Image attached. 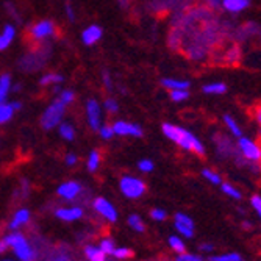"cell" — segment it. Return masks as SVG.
Segmentation results:
<instances>
[{
	"instance_id": "cell-1",
	"label": "cell",
	"mask_w": 261,
	"mask_h": 261,
	"mask_svg": "<svg viewBox=\"0 0 261 261\" xmlns=\"http://www.w3.org/2000/svg\"><path fill=\"white\" fill-rule=\"evenodd\" d=\"M161 132H163V135L166 138L171 139L172 142H175V144L180 146L181 149L194 152L199 156L205 155V147L200 142V139L189 130H185V128H181L178 125H174L171 122H164L161 125Z\"/></svg>"
},
{
	"instance_id": "cell-2",
	"label": "cell",
	"mask_w": 261,
	"mask_h": 261,
	"mask_svg": "<svg viewBox=\"0 0 261 261\" xmlns=\"http://www.w3.org/2000/svg\"><path fill=\"white\" fill-rule=\"evenodd\" d=\"M50 52H52L50 44H47V42L33 44V49L19 58L17 66L22 72H29V74L38 72V70H41L45 66V63L49 61Z\"/></svg>"
},
{
	"instance_id": "cell-3",
	"label": "cell",
	"mask_w": 261,
	"mask_h": 261,
	"mask_svg": "<svg viewBox=\"0 0 261 261\" xmlns=\"http://www.w3.org/2000/svg\"><path fill=\"white\" fill-rule=\"evenodd\" d=\"M8 247L14 252L16 258L19 261H38V252L33 247V244L29 241V238L23 233L17 230H11L7 236H4Z\"/></svg>"
},
{
	"instance_id": "cell-4",
	"label": "cell",
	"mask_w": 261,
	"mask_h": 261,
	"mask_svg": "<svg viewBox=\"0 0 261 261\" xmlns=\"http://www.w3.org/2000/svg\"><path fill=\"white\" fill-rule=\"evenodd\" d=\"M64 114H66V105L61 100L55 99L49 107L44 110L41 119H39V124H41L42 130L49 132V130L57 128L63 122Z\"/></svg>"
},
{
	"instance_id": "cell-5",
	"label": "cell",
	"mask_w": 261,
	"mask_h": 261,
	"mask_svg": "<svg viewBox=\"0 0 261 261\" xmlns=\"http://www.w3.org/2000/svg\"><path fill=\"white\" fill-rule=\"evenodd\" d=\"M58 32V27L57 23L50 19H42V20H38L35 23L29 27V39L30 42L33 44H38V42H45L49 38H54Z\"/></svg>"
},
{
	"instance_id": "cell-6",
	"label": "cell",
	"mask_w": 261,
	"mask_h": 261,
	"mask_svg": "<svg viewBox=\"0 0 261 261\" xmlns=\"http://www.w3.org/2000/svg\"><path fill=\"white\" fill-rule=\"evenodd\" d=\"M119 189L124 197L130 200H136L146 194L147 185L144 183V180H141L135 175H124L119 180Z\"/></svg>"
},
{
	"instance_id": "cell-7",
	"label": "cell",
	"mask_w": 261,
	"mask_h": 261,
	"mask_svg": "<svg viewBox=\"0 0 261 261\" xmlns=\"http://www.w3.org/2000/svg\"><path fill=\"white\" fill-rule=\"evenodd\" d=\"M92 210L97 213V215L105 219L110 224H116L119 219V213H117L116 206L105 197H96L92 200Z\"/></svg>"
},
{
	"instance_id": "cell-8",
	"label": "cell",
	"mask_w": 261,
	"mask_h": 261,
	"mask_svg": "<svg viewBox=\"0 0 261 261\" xmlns=\"http://www.w3.org/2000/svg\"><path fill=\"white\" fill-rule=\"evenodd\" d=\"M85 191V188L80 181H75V180H69V181H64L61 183L58 188H57V196L61 199V200H67V202H72V200H77Z\"/></svg>"
},
{
	"instance_id": "cell-9",
	"label": "cell",
	"mask_w": 261,
	"mask_h": 261,
	"mask_svg": "<svg viewBox=\"0 0 261 261\" xmlns=\"http://www.w3.org/2000/svg\"><path fill=\"white\" fill-rule=\"evenodd\" d=\"M85 113H86V122L89 125V128L92 132H97L102 125V107L96 99H88L86 100V107H85Z\"/></svg>"
},
{
	"instance_id": "cell-10",
	"label": "cell",
	"mask_w": 261,
	"mask_h": 261,
	"mask_svg": "<svg viewBox=\"0 0 261 261\" xmlns=\"http://www.w3.org/2000/svg\"><path fill=\"white\" fill-rule=\"evenodd\" d=\"M114 135L117 136H132V138H142L144 136V130H142L141 125L133 124V122H127V121H116L114 124H111Z\"/></svg>"
},
{
	"instance_id": "cell-11",
	"label": "cell",
	"mask_w": 261,
	"mask_h": 261,
	"mask_svg": "<svg viewBox=\"0 0 261 261\" xmlns=\"http://www.w3.org/2000/svg\"><path fill=\"white\" fill-rule=\"evenodd\" d=\"M238 147L243 153V156L249 161H259L261 160V147L253 142L252 139L249 138H244V136H240L238 139Z\"/></svg>"
},
{
	"instance_id": "cell-12",
	"label": "cell",
	"mask_w": 261,
	"mask_h": 261,
	"mask_svg": "<svg viewBox=\"0 0 261 261\" xmlns=\"http://www.w3.org/2000/svg\"><path fill=\"white\" fill-rule=\"evenodd\" d=\"M54 215L57 219L63 221V222H75L80 221L85 215V211L82 206H58Z\"/></svg>"
},
{
	"instance_id": "cell-13",
	"label": "cell",
	"mask_w": 261,
	"mask_h": 261,
	"mask_svg": "<svg viewBox=\"0 0 261 261\" xmlns=\"http://www.w3.org/2000/svg\"><path fill=\"white\" fill-rule=\"evenodd\" d=\"M174 224H175L177 231L181 236H185V238H193L194 236V222L188 215H185V213H177L174 216Z\"/></svg>"
},
{
	"instance_id": "cell-14",
	"label": "cell",
	"mask_w": 261,
	"mask_h": 261,
	"mask_svg": "<svg viewBox=\"0 0 261 261\" xmlns=\"http://www.w3.org/2000/svg\"><path fill=\"white\" fill-rule=\"evenodd\" d=\"M30 221H32L30 210L29 208H19L17 211H14V215H13V218H11V221L8 224V228L10 230H19L23 225L30 224Z\"/></svg>"
},
{
	"instance_id": "cell-15",
	"label": "cell",
	"mask_w": 261,
	"mask_h": 261,
	"mask_svg": "<svg viewBox=\"0 0 261 261\" xmlns=\"http://www.w3.org/2000/svg\"><path fill=\"white\" fill-rule=\"evenodd\" d=\"M103 36V30L99 25H89L83 30L82 33V42L85 45H94L97 44Z\"/></svg>"
},
{
	"instance_id": "cell-16",
	"label": "cell",
	"mask_w": 261,
	"mask_h": 261,
	"mask_svg": "<svg viewBox=\"0 0 261 261\" xmlns=\"http://www.w3.org/2000/svg\"><path fill=\"white\" fill-rule=\"evenodd\" d=\"M14 38H16V27L8 23V25H5V29L0 32V52L7 50L11 45V42L14 41Z\"/></svg>"
},
{
	"instance_id": "cell-17",
	"label": "cell",
	"mask_w": 261,
	"mask_h": 261,
	"mask_svg": "<svg viewBox=\"0 0 261 261\" xmlns=\"http://www.w3.org/2000/svg\"><path fill=\"white\" fill-rule=\"evenodd\" d=\"M221 7L228 13H240L250 7V0H222Z\"/></svg>"
},
{
	"instance_id": "cell-18",
	"label": "cell",
	"mask_w": 261,
	"mask_h": 261,
	"mask_svg": "<svg viewBox=\"0 0 261 261\" xmlns=\"http://www.w3.org/2000/svg\"><path fill=\"white\" fill-rule=\"evenodd\" d=\"M85 258L88 261H107V255L100 250L99 246H94V244H88L85 246Z\"/></svg>"
},
{
	"instance_id": "cell-19",
	"label": "cell",
	"mask_w": 261,
	"mask_h": 261,
	"mask_svg": "<svg viewBox=\"0 0 261 261\" xmlns=\"http://www.w3.org/2000/svg\"><path fill=\"white\" fill-rule=\"evenodd\" d=\"M11 75L10 74H0V103L7 102L8 94L11 92Z\"/></svg>"
},
{
	"instance_id": "cell-20",
	"label": "cell",
	"mask_w": 261,
	"mask_h": 261,
	"mask_svg": "<svg viewBox=\"0 0 261 261\" xmlns=\"http://www.w3.org/2000/svg\"><path fill=\"white\" fill-rule=\"evenodd\" d=\"M100 164H102V155H100V152L96 150V149L91 150L89 152V156L86 160V169L89 172H97L99 168H100Z\"/></svg>"
},
{
	"instance_id": "cell-21",
	"label": "cell",
	"mask_w": 261,
	"mask_h": 261,
	"mask_svg": "<svg viewBox=\"0 0 261 261\" xmlns=\"http://www.w3.org/2000/svg\"><path fill=\"white\" fill-rule=\"evenodd\" d=\"M58 133H60V136L63 138V139H66V141H74L75 139V136H77V133H75V127L70 124V122H61L60 125H58Z\"/></svg>"
},
{
	"instance_id": "cell-22",
	"label": "cell",
	"mask_w": 261,
	"mask_h": 261,
	"mask_svg": "<svg viewBox=\"0 0 261 261\" xmlns=\"http://www.w3.org/2000/svg\"><path fill=\"white\" fill-rule=\"evenodd\" d=\"M64 82V77L61 74H57V72H49L41 77L39 80V85L41 86H55V85H61Z\"/></svg>"
},
{
	"instance_id": "cell-23",
	"label": "cell",
	"mask_w": 261,
	"mask_h": 261,
	"mask_svg": "<svg viewBox=\"0 0 261 261\" xmlns=\"http://www.w3.org/2000/svg\"><path fill=\"white\" fill-rule=\"evenodd\" d=\"M14 108L10 103L4 102V103H0V125H4V124H8L11 119H13V116H14Z\"/></svg>"
},
{
	"instance_id": "cell-24",
	"label": "cell",
	"mask_w": 261,
	"mask_h": 261,
	"mask_svg": "<svg viewBox=\"0 0 261 261\" xmlns=\"http://www.w3.org/2000/svg\"><path fill=\"white\" fill-rule=\"evenodd\" d=\"M127 224H128V227H130L133 231H136V233L146 231V224H144V221H142V218H141L139 215H135V213L127 218Z\"/></svg>"
},
{
	"instance_id": "cell-25",
	"label": "cell",
	"mask_w": 261,
	"mask_h": 261,
	"mask_svg": "<svg viewBox=\"0 0 261 261\" xmlns=\"http://www.w3.org/2000/svg\"><path fill=\"white\" fill-rule=\"evenodd\" d=\"M161 86H164L166 89H188L189 88V82L186 80H177V79H163L161 80Z\"/></svg>"
},
{
	"instance_id": "cell-26",
	"label": "cell",
	"mask_w": 261,
	"mask_h": 261,
	"mask_svg": "<svg viewBox=\"0 0 261 261\" xmlns=\"http://www.w3.org/2000/svg\"><path fill=\"white\" fill-rule=\"evenodd\" d=\"M169 97L175 103H181L186 99H189V91L188 89H171L169 91Z\"/></svg>"
},
{
	"instance_id": "cell-27",
	"label": "cell",
	"mask_w": 261,
	"mask_h": 261,
	"mask_svg": "<svg viewBox=\"0 0 261 261\" xmlns=\"http://www.w3.org/2000/svg\"><path fill=\"white\" fill-rule=\"evenodd\" d=\"M203 92L205 94H225L227 92V86L221 82L216 83H210L203 86Z\"/></svg>"
},
{
	"instance_id": "cell-28",
	"label": "cell",
	"mask_w": 261,
	"mask_h": 261,
	"mask_svg": "<svg viewBox=\"0 0 261 261\" xmlns=\"http://www.w3.org/2000/svg\"><path fill=\"white\" fill-rule=\"evenodd\" d=\"M58 100H61L66 107L75 102V92L72 89H61L58 92Z\"/></svg>"
},
{
	"instance_id": "cell-29",
	"label": "cell",
	"mask_w": 261,
	"mask_h": 261,
	"mask_svg": "<svg viewBox=\"0 0 261 261\" xmlns=\"http://www.w3.org/2000/svg\"><path fill=\"white\" fill-rule=\"evenodd\" d=\"M224 122H225V125L228 127V130L236 136V138H240V136H243V132H241V128L238 127V124L234 122V119L231 116H228V114H225L224 116Z\"/></svg>"
},
{
	"instance_id": "cell-30",
	"label": "cell",
	"mask_w": 261,
	"mask_h": 261,
	"mask_svg": "<svg viewBox=\"0 0 261 261\" xmlns=\"http://www.w3.org/2000/svg\"><path fill=\"white\" fill-rule=\"evenodd\" d=\"M99 247H100V250H102L107 256H110V255H113V252H114V249H116V244H114V241H113L111 238H102L100 243H99Z\"/></svg>"
},
{
	"instance_id": "cell-31",
	"label": "cell",
	"mask_w": 261,
	"mask_h": 261,
	"mask_svg": "<svg viewBox=\"0 0 261 261\" xmlns=\"http://www.w3.org/2000/svg\"><path fill=\"white\" fill-rule=\"evenodd\" d=\"M169 247L174 250V252H177V253H183V252H186V247H185V243L178 238V236H169Z\"/></svg>"
},
{
	"instance_id": "cell-32",
	"label": "cell",
	"mask_w": 261,
	"mask_h": 261,
	"mask_svg": "<svg viewBox=\"0 0 261 261\" xmlns=\"http://www.w3.org/2000/svg\"><path fill=\"white\" fill-rule=\"evenodd\" d=\"M138 169H139L142 174H150V172L155 169V164H153V161L149 160V158H142V160L138 161Z\"/></svg>"
},
{
	"instance_id": "cell-33",
	"label": "cell",
	"mask_w": 261,
	"mask_h": 261,
	"mask_svg": "<svg viewBox=\"0 0 261 261\" xmlns=\"http://www.w3.org/2000/svg\"><path fill=\"white\" fill-rule=\"evenodd\" d=\"M103 110L110 114H117L119 113V103H117V100L114 97H108L103 102Z\"/></svg>"
},
{
	"instance_id": "cell-34",
	"label": "cell",
	"mask_w": 261,
	"mask_h": 261,
	"mask_svg": "<svg viewBox=\"0 0 261 261\" xmlns=\"http://www.w3.org/2000/svg\"><path fill=\"white\" fill-rule=\"evenodd\" d=\"M97 133H99L100 138L105 139V141H110V139H113V136H114V130H113L111 124H105V125L102 124L100 128L97 130Z\"/></svg>"
},
{
	"instance_id": "cell-35",
	"label": "cell",
	"mask_w": 261,
	"mask_h": 261,
	"mask_svg": "<svg viewBox=\"0 0 261 261\" xmlns=\"http://www.w3.org/2000/svg\"><path fill=\"white\" fill-rule=\"evenodd\" d=\"M133 255L132 249H127V247H116L114 252H113V256L117 258V259H127Z\"/></svg>"
},
{
	"instance_id": "cell-36",
	"label": "cell",
	"mask_w": 261,
	"mask_h": 261,
	"mask_svg": "<svg viewBox=\"0 0 261 261\" xmlns=\"http://www.w3.org/2000/svg\"><path fill=\"white\" fill-rule=\"evenodd\" d=\"M20 191L16 193V197H20V199H25L29 194H30V181L27 178H22L20 180Z\"/></svg>"
},
{
	"instance_id": "cell-37",
	"label": "cell",
	"mask_w": 261,
	"mask_h": 261,
	"mask_svg": "<svg viewBox=\"0 0 261 261\" xmlns=\"http://www.w3.org/2000/svg\"><path fill=\"white\" fill-rule=\"evenodd\" d=\"M222 191L227 194V196H230V197H233V199H241V193L236 189L234 186H231V185H228V183H224L222 185Z\"/></svg>"
},
{
	"instance_id": "cell-38",
	"label": "cell",
	"mask_w": 261,
	"mask_h": 261,
	"mask_svg": "<svg viewBox=\"0 0 261 261\" xmlns=\"http://www.w3.org/2000/svg\"><path fill=\"white\" fill-rule=\"evenodd\" d=\"M150 218L156 222H161V221H166L168 213H166L163 208H153V210H150Z\"/></svg>"
},
{
	"instance_id": "cell-39",
	"label": "cell",
	"mask_w": 261,
	"mask_h": 261,
	"mask_svg": "<svg viewBox=\"0 0 261 261\" xmlns=\"http://www.w3.org/2000/svg\"><path fill=\"white\" fill-rule=\"evenodd\" d=\"M202 175H203L208 181H211L213 185H219V183H221V177H219L216 172L210 171V169H203V171H202Z\"/></svg>"
},
{
	"instance_id": "cell-40",
	"label": "cell",
	"mask_w": 261,
	"mask_h": 261,
	"mask_svg": "<svg viewBox=\"0 0 261 261\" xmlns=\"http://www.w3.org/2000/svg\"><path fill=\"white\" fill-rule=\"evenodd\" d=\"M102 83L107 88V91H113L114 89V83H113L111 74L108 72V70H102Z\"/></svg>"
},
{
	"instance_id": "cell-41",
	"label": "cell",
	"mask_w": 261,
	"mask_h": 261,
	"mask_svg": "<svg viewBox=\"0 0 261 261\" xmlns=\"http://www.w3.org/2000/svg\"><path fill=\"white\" fill-rule=\"evenodd\" d=\"M175 261H203L199 255L194 253H178V256L175 258Z\"/></svg>"
},
{
	"instance_id": "cell-42",
	"label": "cell",
	"mask_w": 261,
	"mask_h": 261,
	"mask_svg": "<svg viewBox=\"0 0 261 261\" xmlns=\"http://www.w3.org/2000/svg\"><path fill=\"white\" fill-rule=\"evenodd\" d=\"M240 255L236 253H230V255H221V256H211L210 261H238Z\"/></svg>"
},
{
	"instance_id": "cell-43",
	"label": "cell",
	"mask_w": 261,
	"mask_h": 261,
	"mask_svg": "<svg viewBox=\"0 0 261 261\" xmlns=\"http://www.w3.org/2000/svg\"><path fill=\"white\" fill-rule=\"evenodd\" d=\"M64 163H66V166H69V168H72V166H75L79 163V156L75 153H67L64 156Z\"/></svg>"
},
{
	"instance_id": "cell-44",
	"label": "cell",
	"mask_w": 261,
	"mask_h": 261,
	"mask_svg": "<svg viewBox=\"0 0 261 261\" xmlns=\"http://www.w3.org/2000/svg\"><path fill=\"white\" fill-rule=\"evenodd\" d=\"M5 10L10 13V16H13L17 22H20V16H19V13H17L16 7H13V4H11V2H7V4H5Z\"/></svg>"
},
{
	"instance_id": "cell-45",
	"label": "cell",
	"mask_w": 261,
	"mask_h": 261,
	"mask_svg": "<svg viewBox=\"0 0 261 261\" xmlns=\"http://www.w3.org/2000/svg\"><path fill=\"white\" fill-rule=\"evenodd\" d=\"M64 11H66V16H67L69 22H75V20H77V17H75V11H74V8H72V5H70V4H66Z\"/></svg>"
},
{
	"instance_id": "cell-46",
	"label": "cell",
	"mask_w": 261,
	"mask_h": 261,
	"mask_svg": "<svg viewBox=\"0 0 261 261\" xmlns=\"http://www.w3.org/2000/svg\"><path fill=\"white\" fill-rule=\"evenodd\" d=\"M250 202H252L253 208L258 211V215L261 216V197H259V196H253V197L250 199Z\"/></svg>"
},
{
	"instance_id": "cell-47",
	"label": "cell",
	"mask_w": 261,
	"mask_h": 261,
	"mask_svg": "<svg viewBox=\"0 0 261 261\" xmlns=\"http://www.w3.org/2000/svg\"><path fill=\"white\" fill-rule=\"evenodd\" d=\"M203 2L210 7V8H215V10H218V8H221V4H222V0H203Z\"/></svg>"
},
{
	"instance_id": "cell-48",
	"label": "cell",
	"mask_w": 261,
	"mask_h": 261,
	"mask_svg": "<svg viewBox=\"0 0 261 261\" xmlns=\"http://www.w3.org/2000/svg\"><path fill=\"white\" fill-rule=\"evenodd\" d=\"M47 261H70V256L67 253H61V255H57L55 258L47 259Z\"/></svg>"
},
{
	"instance_id": "cell-49",
	"label": "cell",
	"mask_w": 261,
	"mask_h": 261,
	"mask_svg": "<svg viewBox=\"0 0 261 261\" xmlns=\"http://www.w3.org/2000/svg\"><path fill=\"white\" fill-rule=\"evenodd\" d=\"M8 250H10V247H8V244H7V241L2 238V240H0V255L7 253Z\"/></svg>"
},
{
	"instance_id": "cell-50",
	"label": "cell",
	"mask_w": 261,
	"mask_h": 261,
	"mask_svg": "<svg viewBox=\"0 0 261 261\" xmlns=\"http://www.w3.org/2000/svg\"><path fill=\"white\" fill-rule=\"evenodd\" d=\"M199 249H200V252H213V249H215V246L213 244H200L199 246Z\"/></svg>"
},
{
	"instance_id": "cell-51",
	"label": "cell",
	"mask_w": 261,
	"mask_h": 261,
	"mask_svg": "<svg viewBox=\"0 0 261 261\" xmlns=\"http://www.w3.org/2000/svg\"><path fill=\"white\" fill-rule=\"evenodd\" d=\"M11 105H13V108H14V111H20L22 110V102H19V100H14V102H11Z\"/></svg>"
},
{
	"instance_id": "cell-52",
	"label": "cell",
	"mask_w": 261,
	"mask_h": 261,
	"mask_svg": "<svg viewBox=\"0 0 261 261\" xmlns=\"http://www.w3.org/2000/svg\"><path fill=\"white\" fill-rule=\"evenodd\" d=\"M255 117H256V121H258V124L261 125V107L256 110V114H255Z\"/></svg>"
},
{
	"instance_id": "cell-53",
	"label": "cell",
	"mask_w": 261,
	"mask_h": 261,
	"mask_svg": "<svg viewBox=\"0 0 261 261\" xmlns=\"http://www.w3.org/2000/svg\"><path fill=\"white\" fill-rule=\"evenodd\" d=\"M0 261H13V259H0Z\"/></svg>"
},
{
	"instance_id": "cell-54",
	"label": "cell",
	"mask_w": 261,
	"mask_h": 261,
	"mask_svg": "<svg viewBox=\"0 0 261 261\" xmlns=\"http://www.w3.org/2000/svg\"><path fill=\"white\" fill-rule=\"evenodd\" d=\"M238 261H241V259H238Z\"/></svg>"
}]
</instances>
